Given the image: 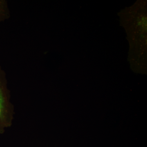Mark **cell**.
<instances>
[{"label":"cell","mask_w":147,"mask_h":147,"mask_svg":"<svg viewBox=\"0 0 147 147\" xmlns=\"http://www.w3.org/2000/svg\"><path fill=\"white\" fill-rule=\"evenodd\" d=\"M13 108L6 86L4 74L0 68V134L9 127L13 119Z\"/></svg>","instance_id":"6da1fadb"},{"label":"cell","mask_w":147,"mask_h":147,"mask_svg":"<svg viewBox=\"0 0 147 147\" xmlns=\"http://www.w3.org/2000/svg\"><path fill=\"white\" fill-rule=\"evenodd\" d=\"M6 15L5 4L3 1H0V21L5 18Z\"/></svg>","instance_id":"7a4b0ae2"}]
</instances>
